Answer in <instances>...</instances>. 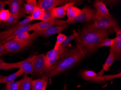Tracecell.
I'll use <instances>...</instances> for the list:
<instances>
[{"label":"cell","mask_w":121,"mask_h":90,"mask_svg":"<svg viewBox=\"0 0 121 90\" xmlns=\"http://www.w3.org/2000/svg\"><path fill=\"white\" fill-rule=\"evenodd\" d=\"M87 53L81 45L77 44L74 48L67 50L60 55V58L43 74L49 78L55 76L85 58Z\"/></svg>","instance_id":"1"},{"label":"cell","mask_w":121,"mask_h":90,"mask_svg":"<svg viewBox=\"0 0 121 90\" xmlns=\"http://www.w3.org/2000/svg\"><path fill=\"white\" fill-rule=\"evenodd\" d=\"M113 32L114 29H104L93 24H88L82 29L78 39L79 44L87 53H92L98 49L100 44Z\"/></svg>","instance_id":"2"},{"label":"cell","mask_w":121,"mask_h":90,"mask_svg":"<svg viewBox=\"0 0 121 90\" xmlns=\"http://www.w3.org/2000/svg\"><path fill=\"white\" fill-rule=\"evenodd\" d=\"M38 37L36 33L33 32L30 38L25 40L16 41L12 39L3 43L7 51L17 53L30 46Z\"/></svg>","instance_id":"3"},{"label":"cell","mask_w":121,"mask_h":90,"mask_svg":"<svg viewBox=\"0 0 121 90\" xmlns=\"http://www.w3.org/2000/svg\"><path fill=\"white\" fill-rule=\"evenodd\" d=\"M81 76L83 79L92 82H105L109 80H111L114 78L121 77V73L113 75H99L94 72L91 70H83L81 72Z\"/></svg>","instance_id":"4"},{"label":"cell","mask_w":121,"mask_h":90,"mask_svg":"<svg viewBox=\"0 0 121 90\" xmlns=\"http://www.w3.org/2000/svg\"><path fill=\"white\" fill-rule=\"evenodd\" d=\"M9 7L10 13L16 19L26 17L24 11V1L23 0H8L5 1Z\"/></svg>","instance_id":"5"},{"label":"cell","mask_w":121,"mask_h":90,"mask_svg":"<svg viewBox=\"0 0 121 90\" xmlns=\"http://www.w3.org/2000/svg\"><path fill=\"white\" fill-rule=\"evenodd\" d=\"M94 26L104 29H114L119 26L116 20L110 15H106L98 19L93 20Z\"/></svg>","instance_id":"6"},{"label":"cell","mask_w":121,"mask_h":90,"mask_svg":"<svg viewBox=\"0 0 121 90\" xmlns=\"http://www.w3.org/2000/svg\"><path fill=\"white\" fill-rule=\"evenodd\" d=\"M46 58L44 54L39 55H34L33 61V76H42L44 73Z\"/></svg>","instance_id":"7"},{"label":"cell","mask_w":121,"mask_h":90,"mask_svg":"<svg viewBox=\"0 0 121 90\" xmlns=\"http://www.w3.org/2000/svg\"><path fill=\"white\" fill-rule=\"evenodd\" d=\"M95 10L89 7H86L82 9L80 14L69 22L67 24H71L78 22L90 21L93 20L95 13Z\"/></svg>","instance_id":"8"},{"label":"cell","mask_w":121,"mask_h":90,"mask_svg":"<svg viewBox=\"0 0 121 90\" xmlns=\"http://www.w3.org/2000/svg\"><path fill=\"white\" fill-rule=\"evenodd\" d=\"M73 1L68 0H39L37 2V7L46 11L52 9L57 5L66 4Z\"/></svg>","instance_id":"9"},{"label":"cell","mask_w":121,"mask_h":90,"mask_svg":"<svg viewBox=\"0 0 121 90\" xmlns=\"http://www.w3.org/2000/svg\"><path fill=\"white\" fill-rule=\"evenodd\" d=\"M116 34V41L113 46L111 47L110 51L112 52L115 58V61L120 60L121 55V30L119 26L114 29Z\"/></svg>","instance_id":"10"},{"label":"cell","mask_w":121,"mask_h":90,"mask_svg":"<svg viewBox=\"0 0 121 90\" xmlns=\"http://www.w3.org/2000/svg\"><path fill=\"white\" fill-rule=\"evenodd\" d=\"M32 21L31 16H28L24 19L19 22L15 26L9 28L6 30L0 32V42H2L4 41L5 39L11 35L16 29H17L20 26L30 23V22Z\"/></svg>","instance_id":"11"},{"label":"cell","mask_w":121,"mask_h":90,"mask_svg":"<svg viewBox=\"0 0 121 90\" xmlns=\"http://www.w3.org/2000/svg\"><path fill=\"white\" fill-rule=\"evenodd\" d=\"M66 24V21L59 19H54L50 21H42L37 23L35 29L32 30L33 32L43 31L53 26L62 25Z\"/></svg>","instance_id":"12"},{"label":"cell","mask_w":121,"mask_h":90,"mask_svg":"<svg viewBox=\"0 0 121 90\" xmlns=\"http://www.w3.org/2000/svg\"><path fill=\"white\" fill-rule=\"evenodd\" d=\"M69 25L67 24L62 25L53 26L43 31L34 33H36L38 36L48 37L54 34H60L62 31L67 29Z\"/></svg>","instance_id":"13"},{"label":"cell","mask_w":121,"mask_h":90,"mask_svg":"<svg viewBox=\"0 0 121 90\" xmlns=\"http://www.w3.org/2000/svg\"><path fill=\"white\" fill-rule=\"evenodd\" d=\"M76 1H74L66 4L60 7H55L51 9L52 16L54 19L63 18L66 14V11L68 8L73 6L76 3Z\"/></svg>","instance_id":"14"},{"label":"cell","mask_w":121,"mask_h":90,"mask_svg":"<svg viewBox=\"0 0 121 90\" xmlns=\"http://www.w3.org/2000/svg\"><path fill=\"white\" fill-rule=\"evenodd\" d=\"M37 25V23L33 24L28 23L20 26L2 42L5 43L12 40L15 37L21 34L22 33L25 32H28V31H32H32L36 28Z\"/></svg>","instance_id":"15"},{"label":"cell","mask_w":121,"mask_h":90,"mask_svg":"<svg viewBox=\"0 0 121 90\" xmlns=\"http://www.w3.org/2000/svg\"><path fill=\"white\" fill-rule=\"evenodd\" d=\"M94 6L96 9L95 16L93 20L98 19L106 15H109L108 10L107 9L105 4L102 1L96 0L94 4Z\"/></svg>","instance_id":"16"},{"label":"cell","mask_w":121,"mask_h":90,"mask_svg":"<svg viewBox=\"0 0 121 90\" xmlns=\"http://www.w3.org/2000/svg\"><path fill=\"white\" fill-rule=\"evenodd\" d=\"M34 56H30L22 61L19 62V69L23 70L25 75H27L32 72L33 61Z\"/></svg>","instance_id":"17"},{"label":"cell","mask_w":121,"mask_h":90,"mask_svg":"<svg viewBox=\"0 0 121 90\" xmlns=\"http://www.w3.org/2000/svg\"><path fill=\"white\" fill-rule=\"evenodd\" d=\"M48 77L44 74L41 76V78L34 80L31 83V90H41L44 85L45 82L48 81Z\"/></svg>","instance_id":"18"},{"label":"cell","mask_w":121,"mask_h":90,"mask_svg":"<svg viewBox=\"0 0 121 90\" xmlns=\"http://www.w3.org/2000/svg\"><path fill=\"white\" fill-rule=\"evenodd\" d=\"M24 73L23 70L21 69H19L18 71L13 73V74L7 76H3L2 78L0 79V84L2 83H10L14 81L16 78L19 77Z\"/></svg>","instance_id":"19"},{"label":"cell","mask_w":121,"mask_h":90,"mask_svg":"<svg viewBox=\"0 0 121 90\" xmlns=\"http://www.w3.org/2000/svg\"><path fill=\"white\" fill-rule=\"evenodd\" d=\"M32 80V78L24 75L23 78L21 80L17 90H30Z\"/></svg>","instance_id":"20"},{"label":"cell","mask_w":121,"mask_h":90,"mask_svg":"<svg viewBox=\"0 0 121 90\" xmlns=\"http://www.w3.org/2000/svg\"><path fill=\"white\" fill-rule=\"evenodd\" d=\"M81 11V10L75 7H70L66 11V14L68 19L66 21V24L78 16Z\"/></svg>","instance_id":"21"},{"label":"cell","mask_w":121,"mask_h":90,"mask_svg":"<svg viewBox=\"0 0 121 90\" xmlns=\"http://www.w3.org/2000/svg\"><path fill=\"white\" fill-rule=\"evenodd\" d=\"M26 3L24 4V8L26 14L31 15L37 7L36 0H26Z\"/></svg>","instance_id":"22"},{"label":"cell","mask_w":121,"mask_h":90,"mask_svg":"<svg viewBox=\"0 0 121 90\" xmlns=\"http://www.w3.org/2000/svg\"><path fill=\"white\" fill-rule=\"evenodd\" d=\"M20 62L8 63H5L2 58H0V70H9L12 69L19 68Z\"/></svg>","instance_id":"23"},{"label":"cell","mask_w":121,"mask_h":90,"mask_svg":"<svg viewBox=\"0 0 121 90\" xmlns=\"http://www.w3.org/2000/svg\"><path fill=\"white\" fill-rule=\"evenodd\" d=\"M115 61L114 55L111 51H110V53L106 61L104 64L102 70L98 74L99 75H102L104 74V71H107L110 68L111 65Z\"/></svg>","instance_id":"24"},{"label":"cell","mask_w":121,"mask_h":90,"mask_svg":"<svg viewBox=\"0 0 121 90\" xmlns=\"http://www.w3.org/2000/svg\"><path fill=\"white\" fill-rule=\"evenodd\" d=\"M67 50H68V47L63 48L60 47L58 50L52 49L51 51L48 52L47 55H45L46 60L59 56L64 53Z\"/></svg>","instance_id":"25"},{"label":"cell","mask_w":121,"mask_h":90,"mask_svg":"<svg viewBox=\"0 0 121 90\" xmlns=\"http://www.w3.org/2000/svg\"><path fill=\"white\" fill-rule=\"evenodd\" d=\"M45 11L43 9L37 7L34 12L30 15L33 21L35 20H42Z\"/></svg>","instance_id":"26"},{"label":"cell","mask_w":121,"mask_h":90,"mask_svg":"<svg viewBox=\"0 0 121 90\" xmlns=\"http://www.w3.org/2000/svg\"><path fill=\"white\" fill-rule=\"evenodd\" d=\"M19 22L18 20L16 19L11 14L9 19L5 21L2 22L1 25L2 27H8L10 28L17 25Z\"/></svg>","instance_id":"27"},{"label":"cell","mask_w":121,"mask_h":90,"mask_svg":"<svg viewBox=\"0 0 121 90\" xmlns=\"http://www.w3.org/2000/svg\"><path fill=\"white\" fill-rule=\"evenodd\" d=\"M67 37L66 36L62 34H60L57 37V41L55 43L53 49L57 50L58 49L60 45L65 40L66 38Z\"/></svg>","instance_id":"28"},{"label":"cell","mask_w":121,"mask_h":90,"mask_svg":"<svg viewBox=\"0 0 121 90\" xmlns=\"http://www.w3.org/2000/svg\"><path fill=\"white\" fill-rule=\"evenodd\" d=\"M21 80L17 82H13L7 84L5 88L3 90H17Z\"/></svg>","instance_id":"29"},{"label":"cell","mask_w":121,"mask_h":90,"mask_svg":"<svg viewBox=\"0 0 121 90\" xmlns=\"http://www.w3.org/2000/svg\"><path fill=\"white\" fill-rule=\"evenodd\" d=\"M11 15L10 11L9 9H3L0 11V21H5L9 18Z\"/></svg>","instance_id":"30"},{"label":"cell","mask_w":121,"mask_h":90,"mask_svg":"<svg viewBox=\"0 0 121 90\" xmlns=\"http://www.w3.org/2000/svg\"><path fill=\"white\" fill-rule=\"evenodd\" d=\"M78 34H77L76 33H74V34H73L72 35H71L68 36V37L67 36L65 40L63 42V43H62L60 45V47H62V48H63L67 47L69 43L71 40H73L74 39L77 38V37H78Z\"/></svg>","instance_id":"31"},{"label":"cell","mask_w":121,"mask_h":90,"mask_svg":"<svg viewBox=\"0 0 121 90\" xmlns=\"http://www.w3.org/2000/svg\"><path fill=\"white\" fill-rule=\"evenodd\" d=\"M116 41V38L112 39H107L105 40H104L100 44L99 46V48L103 47L109 46L111 47L112 46H113V45L114 44Z\"/></svg>","instance_id":"32"},{"label":"cell","mask_w":121,"mask_h":90,"mask_svg":"<svg viewBox=\"0 0 121 90\" xmlns=\"http://www.w3.org/2000/svg\"><path fill=\"white\" fill-rule=\"evenodd\" d=\"M30 34H29L28 32H24L15 37L13 40L16 41L25 40L30 38Z\"/></svg>","instance_id":"33"},{"label":"cell","mask_w":121,"mask_h":90,"mask_svg":"<svg viewBox=\"0 0 121 90\" xmlns=\"http://www.w3.org/2000/svg\"><path fill=\"white\" fill-rule=\"evenodd\" d=\"M54 19L53 18L52 16L51 9L45 12L42 21H46L52 20Z\"/></svg>","instance_id":"34"},{"label":"cell","mask_w":121,"mask_h":90,"mask_svg":"<svg viewBox=\"0 0 121 90\" xmlns=\"http://www.w3.org/2000/svg\"><path fill=\"white\" fill-rule=\"evenodd\" d=\"M6 51H7L5 49L3 43L0 42V54Z\"/></svg>","instance_id":"35"},{"label":"cell","mask_w":121,"mask_h":90,"mask_svg":"<svg viewBox=\"0 0 121 90\" xmlns=\"http://www.w3.org/2000/svg\"><path fill=\"white\" fill-rule=\"evenodd\" d=\"M6 5H7V4L5 1L0 0V11L4 9Z\"/></svg>","instance_id":"36"},{"label":"cell","mask_w":121,"mask_h":90,"mask_svg":"<svg viewBox=\"0 0 121 90\" xmlns=\"http://www.w3.org/2000/svg\"><path fill=\"white\" fill-rule=\"evenodd\" d=\"M47 81L45 82L44 85L43 86V88L41 90H46V89L47 88Z\"/></svg>","instance_id":"37"},{"label":"cell","mask_w":121,"mask_h":90,"mask_svg":"<svg viewBox=\"0 0 121 90\" xmlns=\"http://www.w3.org/2000/svg\"><path fill=\"white\" fill-rule=\"evenodd\" d=\"M7 52H8L7 51H6V52H4L3 53H1V54H0V57L1 56H2V55H4V54H5V53H7Z\"/></svg>","instance_id":"38"},{"label":"cell","mask_w":121,"mask_h":90,"mask_svg":"<svg viewBox=\"0 0 121 90\" xmlns=\"http://www.w3.org/2000/svg\"><path fill=\"white\" fill-rule=\"evenodd\" d=\"M2 22L1 21H0V28L2 27V25H1V23H2Z\"/></svg>","instance_id":"39"},{"label":"cell","mask_w":121,"mask_h":90,"mask_svg":"<svg viewBox=\"0 0 121 90\" xmlns=\"http://www.w3.org/2000/svg\"><path fill=\"white\" fill-rule=\"evenodd\" d=\"M3 76L1 75H0V79L2 78V77Z\"/></svg>","instance_id":"40"},{"label":"cell","mask_w":121,"mask_h":90,"mask_svg":"<svg viewBox=\"0 0 121 90\" xmlns=\"http://www.w3.org/2000/svg\"></svg>","instance_id":"41"}]
</instances>
